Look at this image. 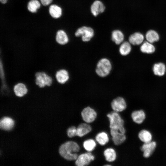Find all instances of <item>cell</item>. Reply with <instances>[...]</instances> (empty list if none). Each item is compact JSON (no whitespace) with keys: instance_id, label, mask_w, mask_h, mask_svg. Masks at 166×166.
<instances>
[{"instance_id":"1","label":"cell","mask_w":166,"mask_h":166,"mask_svg":"<svg viewBox=\"0 0 166 166\" xmlns=\"http://www.w3.org/2000/svg\"><path fill=\"white\" fill-rule=\"evenodd\" d=\"M80 147L76 142L70 141L62 144L59 149L60 155L69 160H76L78 155L77 153L80 150Z\"/></svg>"},{"instance_id":"2","label":"cell","mask_w":166,"mask_h":166,"mask_svg":"<svg viewBox=\"0 0 166 166\" xmlns=\"http://www.w3.org/2000/svg\"><path fill=\"white\" fill-rule=\"evenodd\" d=\"M107 117L109 119L110 129L118 130L121 132L125 133L124 121L118 112H111L107 114Z\"/></svg>"},{"instance_id":"3","label":"cell","mask_w":166,"mask_h":166,"mask_svg":"<svg viewBox=\"0 0 166 166\" xmlns=\"http://www.w3.org/2000/svg\"><path fill=\"white\" fill-rule=\"evenodd\" d=\"M112 69L110 61L105 58L101 59L98 62L96 69L97 74L101 77H105L110 73Z\"/></svg>"},{"instance_id":"4","label":"cell","mask_w":166,"mask_h":166,"mask_svg":"<svg viewBox=\"0 0 166 166\" xmlns=\"http://www.w3.org/2000/svg\"><path fill=\"white\" fill-rule=\"evenodd\" d=\"M35 76V83L40 88H43L46 86H50L53 83L52 77L45 72H37Z\"/></svg>"},{"instance_id":"5","label":"cell","mask_w":166,"mask_h":166,"mask_svg":"<svg viewBox=\"0 0 166 166\" xmlns=\"http://www.w3.org/2000/svg\"><path fill=\"white\" fill-rule=\"evenodd\" d=\"M94 31L91 27L85 26L78 28L75 33L77 37H81L84 42L89 41L94 36Z\"/></svg>"},{"instance_id":"6","label":"cell","mask_w":166,"mask_h":166,"mask_svg":"<svg viewBox=\"0 0 166 166\" xmlns=\"http://www.w3.org/2000/svg\"><path fill=\"white\" fill-rule=\"evenodd\" d=\"M95 159L94 156L90 152L83 153L78 156L75 160V164L77 166L88 165Z\"/></svg>"},{"instance_id":"7","label":"cell","mask_w":166,"mask_h":166,"mask_svg":"<svg viewBox=\"0 0 166 166\" xmlns=\"http://www.w3.org/2000/svg\"><path fill=\"white\" fill-rule=\"evenodd\" d=\"M81 116L84 121L87 123H90L95 120L97 113L93 109L89 107H87L81 111Z\"/></svg>"},{"instance_id":"8","label":"cell","mask_w":166,"mask_h":166,"mask_svg":"<svg viewBox=\"0 0 166 166\" xmlns=\"http://www.w3.org/2000/svg\"><path fill=\"white\" fill-rule=\"evenodd\" d=\"M48 13L50 17L53 19H58L62 16L63 10L60 6L52 3L48 6Z\"/></svg>"},{"instance_id":"9","label":"cell","mask_w":166,"mask_h":166,"mask_svg":"<svg viewBox=\"0 0 166 166\" xmlns=\"http://www.w3.org/2000/svg\"><path fill=\"white\" fill-rule=\"evenodd\" d=\"M156 146V143L155 141L144 143L140 148L143 152V156L146 158L150 157L155 150Z\"/></svg>"},{"instance_id":"10","label":"cell","mask_w":166,"mask_h":166,"mask_svg":"<svg viewBox=\"0 0 166 166\" xmlns=\"http://www.w3.org/2000/svg\"><path fill=\"white\" fill-rule=\"evenodd\" d=\"M111 106L114 111L118 113L125 110L127 104L123 98L118 97L113 100L111 103Z\"/></svg>"},{"instance_id":"11","label":"cell","mask_w":166,"mask_h":166,"mask_svg":"<svg viewBox=\"0 0 166 166\" xmlns=\"http://www.w3.org/2000/svg\"><path fill=\"white\" fill-rule=\"evenodd\" d=\"M110 134L112 139L116 145H119L124 143L126 140L125 133L121 132L118 130L110 129Z\"/></svg>"},{"instance_id":"12","label":"cell","mask_w":166,"mask_h":166,"mask_svg":"<svg viewBox=\"0 0 166 166\" xmlns=\"http://www.w3.org/2000/svg\"><path fill=\"white\" fill-rule=\"evenodd\" d=\"M55 40L59 44L65 45L69 41V38L67 32L63 29H59L56 32Z\"/></svg>"},{"instance_id":"13","label":"cell","mask_w":166,"mask_h":166,"mask_svg":"<svg viewBox=\"0 0 166 166\" xmlns=\"http://www.w3.org/2000/svg\"><path fill=\"white\" fill-rule=\"evenodd\" d=\"M55 77L57 81L61 84L66 83L69 78L68 71L64 69H61L57 70L56 73Z\"/></svg>"},{"instance_id":"14","label":"cell","mask_w":166,"mask_h":166,"mask_svg":"<svg viewBox=\"0 0 166 166\" xmlns=\"http://www.w3.org/2000/svg\"><path fill=\"white\" fill-rule=\"evenodd\" d=\"M13 91L16 96L22 97L27 94L28 89L25 84L22 82H19L14 85Z\"/></svg>"},{"instance_id":"15","label":"cell","mask_w":166,"mask_h":166,"mask_svg":"<svg viewBox=\"0 0 166 166\" xmlns=\"http://www.w3.org/2000/svg\"><path fill=\"white\" fill-rule=\"evenodd\" d=\"M131 116L134 122L137 124H140L144 121L146 118V114L143 110H139L132 112Z\"/></svg>"},{"instance_id":"16","label":"cell","mask_w":166,"mask_h":166,"mask_svg":"<svg viewBox=\"0 0 166 166\" xmlns=\"http://www.w3.org/2000/svg\"><path fill=\"white\" fill-rule=\"evenodd\" d=\"M105 9L103 4L100 1H95L91 7V10L92 14L95 17L101 13L103 12Z\"/></svg>"},{"instance_id":"17","label":"cell","mask_w":166,"mask_h":166,"mask_svg":"<svg viewBox=\"0 0 166 166\" xmlns=\"http://www.w3.org/2000/svg\"><path fill=\"white\" fill-rule=\"evenodd\" d=\"M14 120L8 117H4L0 120V128L4 130H11L14 127Z\"/></svg>"},{"instance_id":"18","label":"cell","mask_w":166,"mask_h":166,"mask_svg":"<svg viewBox=\"0 0 166 166\" xmlns=\"http://www.w3.org/2000/svg\"><path fill=\"white\" fill-rule=\"evenodd\" d=\"M42 5L39 0H29L27 4V8L30 12L35 14L41 7Z\"/></svg>"},{"instance_id":"19","label":"cell","mask_w":166,"mask_h":166,"mask_svg":"<svg viewBox=\"0 0 166 166\" xmlns=\"http://www.w3.org/2000/svg\"><path fill=\"white\" fill-rule=\"evenodd\" d=\"M144 39V35L141 33L137 32L131 34L129 37V42L134 45H139L141 44Z\"/></svg>"},{"instance_id":"20","label":"cell","mask_w":166,"mask_h":166,"mask_svg":"<svg viewBox=\"0 0 166 166\" xmlns=\"http://www.w3.org/2000/svg\"><path fill=\"white\" fill-rule=\"evenodd\" d=\"M91 130L89 125L85 123H81L77 128V136L82 137L89 132Z\"/></svg>"},{"instance_id":"21","label":"cell","mask_w":166,"mask_h":166,"mask_svg":"<svg viewBox=\"0 0 166 166\" xmlns=\"http://www.w3.org/2000/svg\"><path fill=\"white\" fill-rule=\"evenodd\" d=\"M138 137L141 141L144 143H148L152 141V136L148 130L142 129L138 134Z\"/></svg>"},{"instance_id":"22","label":"cell","mask_w":166,"mask_h":166,"mask_svg":"<svg viewBox=\"0 0 166 166\" xmlns=\"http://www.w3.org/2000/svg\"><path fill=\"white\" fill-rule=\"evenodd\" d=\"M124 38L123 33L120 30H115L112 33V40L117 45H119L124 40Z\"/></svg>"},{"instance_id":"23","label":"cell","mask_w":166,"mask_h":166,"mask_svg":"<svg viewBox=\"0 0 166 166\" xmlns=\"http://www.w3.org/2000/svg\"><path fill=\"white\" fill-rule=\"evenodd\" d=\"M165 65L163 63L160 62L156 63L153 66V71L156 75L162 76L165 74Z\"/></svg>"},{"instance_id":"24","label":"cell","mask_w":166,"mask_h":166,"mask_svg":"<svg viewBox=\"0 0 166 166\" xmlns=\"http://www.w3.org/2000/svg\"><path fill=\"white\" fill-rule=\"evenodd\" d=\"M145 38L147 41L152 43L157 42L159 39L158 33L153 30L148 31L146 33Z\"/></svg>"},{"instance_id":"25","label":"cell","mask_w":166,"mask_h":166,"mask_svg":"<svg viewBox=\"0 0 166 166\" xmlns=\"http://www.w3.org/2000/svg\"><path fill=\"white\" fill-rule=\"evenodd\" d=\"M104 155L106 160L109 162L114 161L117 157L115 150L111 148L106 149L104 152Z\"/></svg>"},{"instance_id":"26","label":"cell","mask_w":166,"mask_h":166,"mask_svg":"<svg viewBox=\"0 0 166 166\" xmlns=\"http://www.w3.org/2000/svg\"><path fill=\"white\" fill-rule=\"evenodd\" d=\"M152 44L148 41L144 42L140 46L141 51L144 53L149 54L154 53L155 48Z\"/></svg>"},{"instance_id":"27","label":"cell","mask_w":166,"mask_h":166,"mask_svg":"<svg viewBox=\"0 0 166 166\" xmlns=\"http://www.w3.org/2000/svg\"><path fill=\"white\" fill-rule=\"evenodd\" d=\"M131 50V46L129 42H124L121 44L119 49L120 53L123 56L128 55Z\"/></svg>"},{"instance_id":"28","label":"cell","mask_w":166,"mask_h":166,"mask_svg":"<svg viewBox=\"0 0 166 166\" xmlns=\"http://www.w3.org/2000/svg\"><path fill=\"white\" fill-rule=\"evenodd\" d=\"M97 142L100 145H104L109 141V138L107 134L105 132L97 134L95 137Z\"/></svg>"},{"instance_id":"29","label":"cell","mask_w":166,"mask_h":166,"mask_svg":"<svg viewBox=\"0 0 166 166\" xmlns=\"http://www.w3.org/2000/svg\"><path fill=\"white\" fill-rule=\"evenodd\" d=\"M96 146V143L93 139L87 140L85 141L83 143L84 148L88 152H90L93 151Z\"/></svg>"},{"instance_id":"30","label":"cell","mask_w":166,"mask_h":166,"mask_svg":"<svg viewBox=\"0 0 166 166\" xmlns=\"http://www.w3.org/2000/svg\"><path fill=\"white\" fill-rule=\"evenodd\" d=\"M68 136L70 138L73 137L77 136V128L73 126L69 128L67 130Z\"/></svg>"},{"instance_id":"31","label":"cell","mask_w":166,"mask_h":166,"mask_svg":"<svg viewBox=\"0 0 166 166\" xmlns=\"http://www.w3.org/2000/svg\"><path fill=\"white\" fill-rule=\"evenodd\" d=\"M42 6H48L53 3V0H39Z\"/></svg>"},{"instance_id":"32","label":"cell","mask_w":166,"mask_h":166,"mask_svg":"<svg viewBox=\"0 0 166 166\" xmlns=\"http://www.w3.org/2000/svg\"><path fill=\"white\" fill-rule=\"evenodd\" d=\"M8 1V0H0V3L2 4H5Z\"/></svg>"}]
</instances>
